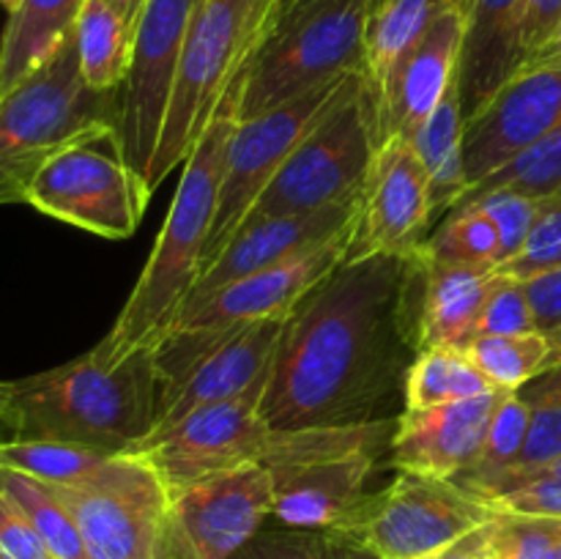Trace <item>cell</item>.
<instances>
[{"mask_svg":"<svg viewBox=\"0 0 561 559\" xmlns=\"http://www.w3.org/2000/svg\"><path fill=\"white\" fill-rule=\"evenodd\" d=\"M3 491L25 510V515L36 526V532L47 543L49 554L55 559H91L75 518H71L66 504L55 497V491L47 482L5 469Z\"/></svg>","mask_w":561,"mask_h":559,"instance_id":"obj_36","label":"cell"},{"mask_svg":"<svg viewBox=\"0 0 561 559\" xmlns=\"http://www.w3.org/2000/svg\"><path fill=\"white\" fill-rule=\"evenodd\" d=\"M557 559H561V543H559V551H557Z\"/></svg>","mask_w":561,"mask_h":559,"instance_id":"obj_54","label":"cell"},{"mask_svg":"<svg viewBox=\"0 0 561 559\" xmlns=\"http://www.w3.org/2000/svg\"><path fill=\"white\" fill-rule=\"evenodd\" d=\"M0 554L5 559H55L25 510L5 491L0 493Z\"/></svg>","mask_w":561,"mask_h":559,"instance_id":"obj_43","label":"cell"},{"mask_svg":"<svg viewBox=\"0 0 561 559\" xmlns=\"http://www.w3.org/2000/svg\"><path fill=\"white\" fill-rule=\"evenodd\" d=\"M463 44H460L458 88L466 124L520 69V0H460Z\"/></svg>","mask_w":561,"mask_h":559,"instance_id":"obj_24","label":"cell"},{"mask_svg":"<svg viewBox=\"0 0 561 559\" xmlns=\"http://www.w3.org/2000/svg\"><path fill=\"white\" fill-rule=\"evenodd\" d=\"M535 332V312L520 280L499 274L482 307L477 334H524Z\"/></svg>","mask_w":561,"mask_h":559,"instance_id":"obj_39","label":"cell"},{"mask_svg":"<svg viewBox=\"0 0 561 559\" xmlns=\"http://www.w3.org/2000/svg\"><path fill=\"white\" fill-rule=\"evenodd\" d=\"M463 351L502 392H518L551 370L557 360L551 340L537 329L524 334H477Z\"/></svg>","mask_w":561,"mask_h":559,"instance_id":"obj_31","label":"cell"},{"mask_svg":"<svg viewBox=\"0 0 561 559\" xmlns=\"http://www.w3.org/2000/svg\"><path fill=\"white\" fill-rule=\"evenodd\" d=\"M85 0H22L0 38V99L47 64L75 33Z\"/></svg>","mask_w":561,"mask_h":559,"instance_id":"obj_25","label":"cell"},{"mask_svg":"<svg viewBox=\"0 0 561 559\" xmlns=\"http://www.w3.org/2000/svg\"><path fill=\"white\" fill-rule=\"evenodd\" d=\"M107 3L115 5V9H118L129 22H137V16H140V9L146 0H107Z\"/></svg>","mask_w":561,"mask_h":559,"instance_id":"obj_50","label":"cell"},{"mask_svg":"<svg viewBox=\"0 0 561 559\" xmlns=\"http://www.w3.org/2000/svg\"><path fill=\"white\" fill-rule=\"evenodd\" d=\"M285 3H288V0H279V5H277V11H279V9H283V5H285ZM277 11H274V14H277ZM272 20H274V16H272ZM263 31H266V27H263Z\"/></svg>","mask_w":561,"mask_h":559,"instance_id":"obj_53","label":"cell"},{"mask_svg":"<svg viewBox=\"0 0 561 559\" xmlns=\"http://www.w3.org/2000/svg\"><path fill=\"white\" fill-rule=\"evenodd\" d=\"M493 518L496 510L460 482L398 471L332 532L378 559H433Z\"/></svg>","mask_w":561,"mask_h":559,"instance_id":"obj_10","label":"cell"},{"mask_svg":"<svg viewBox=\"0 0 561 559\" xmlns=\"http://www.w3.org/2000/svg\"><path fill=\"white\" fill-rule=\"evenodd\" d=\"M460 44H463V9H449L403 58L394 64L378 88V135L411 140L433 110L442 104L458 80Z\"/></svg>","mask_w":561,"mask_h":559,"instance_id":"obj_19","label":"cell"},{"mask_svg":"<svg viewBox=\"0 0 561 559\" xmlns=\"http://www.w3.org/2000/svg\"><path fill=\"white\" fill-rule=\"evenodd\" d=\"M493 521H488L485 526H480V529H474V532H469L466 537H460L458 543H453L449 548H444V551L433 559H493V554H491Z\"/></svg>","mask_w":561,"mask_h":559,"instance_id":"obj_46","label":"cell"},{"mask_svg":"<svg viewBox=\"0 0 561 559\" xmlns=\"http://www.w3.org/2000/svg\"><path fill=\"white\" fill-rule=\"evenodd\" d=\"M561 543L559 518L499 513L493 521V559H557Z\"/></svg>","mask_w":561,"mask_h":559,"instance_id":"obj_37","label":"cell"},{"mask_svg":"<svg viewBox=\"0 0 561 559\" xmlns=\"http://www.w3.org/2000/svg\"><path fill=\"white\" fill-rule=\"evenodd\" d=\"M113 453L115 449L91 447V444L31 438V442L0 444V466L47 486H71L96 471Z\"/></svg>","mask_w":561,"mask_h":559,"instance_id":"obj_33","label":"cell"},{"mask_svg":"<svg viewBox=\"0 0 561 559\" xmlns=\"http://www.w3.org/2000/svg\"><path fill=\"white\" fill-rule=\"evenodd\" d=\"M496 192L537 197V201L561 195V129L520 151L518 157L504 162L502 168L493 170L477 184H471L455 203L453 212L471 206L485 195H496Z\"/></svg>","mask_w":561,"mask_h":559,"instance_id":"obj_32","label":"cell"},{"mask_svg":"<svg viewBox=\"0 0 561 559\" xmlns=\"http://www.w3.org/2000/svg\"><path fill=\"white\" fill-rule=\"evenodd\" d=\"M436 219L431 175L411 140L381 142L359 197V214L351 236L348 258H411L431 236Z\"/></svg>","mask_w":561,"mask_h":559,"instance_id":"obj_16","label":"cell"},{"mask_svg":"<svg viewBox=\"0 0 561 559\" xmlns=\"http://www.w3.org/2000/svg\"><path fill=\"white\" fill-rule=\"evenodd\" d=\"M66 504L91 559H159L170 529V488L146 455L113 453L71 486H49Z\"/></svg>","mask_w":561,"mask_h":559,"instance_id":"obj_9","label":"cell"},{"mask_svg":"<svg viewBox=\"0 0 561 559\" xmlns=\"http://www.w3.org/2000/svg\"><path fill=\"white\" fill-rule=\"evenodd\" d=\"M460 0H376L365 31V75L373 91L400 58Z\"/></svg>","mask_w":561,"mask_h":559,"instance_id":"obj_27","label":"cell"},{"mask_svg":"<svg viewBox=\"0 0 561 559\" xmlns=\"http://www.w3.org/2000/svg\"><path fill=\"white\" fill-rule=\"evenodd\" d=\"M356 214H359V197L340 203V206L321 208V212L257 219V223L244 225L225 244V250L214 258L211 266L203 269L184 307L206 299L208 294L233 283V280L261 272V269L274 266L279 261H288L299 252H307L312 247L323 244V241L334 239V236L343 233L356 223Z\"/></svg>","mask_w":561,"mask_h":559,"instance_id":"obj_22","label":"cell"},{"mask_svg":"<svg viewBox=\"0 0 561 559\" xmlns=\"http://www.w3.org/2000/svg\"><path fill=\"white\" fill-rule=\"evenodd\" d=\"M20 3H22V0H0V5H3V9L9 11V14H11V11H14Z\"/></svg>","mask_w":561,"mask_h":559,"instance_id":"obj_51","label":"cell"},{"mask_svg":"<svg viewBox=\"0 0 561 559\" xmlns=\"http://www.w3.org/2000/svg\"><path fill=\"white\" fill-rule=\"evenodd\" d=\"M288 318L244 323L217 332L173 329L151 349L157 367V425L164 431L192 411L266 389ZM148 433V436H151Z\"/></svg>","mask_w":561,"mask_h":559,"instance_id":"obj_8","label":"cell"},{"mask_svg":"<svg viewBox=\"0 0 561 559\" xmlns=\"http://www.w3.org/2000/svg\"><path fill=\"white\" fill-rule=\"evenodd\" d=\"M151 349L107 365L96 351L44 373L0 381V444L49 438L126 453L157 425Z\"/></svg>","mask_w":561,"mask_h":559,"instance_id":"obj_3","label":"cell"},{"mask_svg":"<svg viewBox=\"0 0 561 559\" xmlns=\"http://www.w3.org/2000/svg\"><path fill=\"white\" fill-rule=\"evenodd\" d=\"M373 3L288 0L239 66V121L257 118L362 69Z\"/></svg>","mask_w":561,"mask_h":559,"instance_id":"obj_4","label":"cell"},{"mask_svg":"<svg viewBox=\"0 0 561 559\" xmlns=\"http://www.w3.org/2000/svg\"><path fill=\"white\" fill-rule=\"evenodd\" d=\"M121 91L82 80L75 33L47 64L0 99V206L25 203L27 186L58 151L118 129Z\"/></svg>","mask_w":561,"mask_h":559,"instance_id":"obj_5","label":"cell"},{"mask_svg":"<svg viewBox=\"0 0 561 559\" xmlns=\"http://www.w3.org/2000/svg\"><path fill=\"white\" fill-rule=\"evenodd\" d=\"M559 129L561 58L524 66L491 104L466 124L463 157L469 186Z\"/></svg>","mask_w":561,"mask_h":559,"instance_id":"obj_18","label":"cell"},{"mask_svg":"<svg viewBox=\"0 0 561 559\" xmlns=\"http://www.w3.org/2000/svg\"><path fill=\"white\" fill-rule=\"evenodd\" d=\"M327 559H378V557L373 551H367L365 546H359V543L348 540V537L327 532Z\"/></svg>","mask_w":561,"mask_h":559,"instance_id":"obj_47","label":"cell"},{"mask_svg":"<svg viewBox=\"0 0 561 559\" xmlns=\"http://www.w3.org/2000/svg\"><path fill=\"white\" fill-rule=\"evenodd\" d=\"M146 181L126 162L118 129L55 153L27 186L25 203L102 239H129L151 203Z\"/></svg>","mask_w":561,"mask_h":559,"instance_id":"obj_11","label":"cell"},{"mask_svg":"<svg viewBox=\"0 0 561 559\" xmlns=\"http://www.w3.org/2000/svg\"><path fill=\"white\" fill-rule=\"evenodd\" d=\"M197 5L201 0H146L135 22L129 71L121 88L118 135L126 162L142 181L157 151L175 71Z\"/></svg>","mask_w":561,"mask_h":559,"instance_id":"obj_13","label":"cell"},{"mask_svg":"<svg viewBox=\"0 0 561 559\" xmlns=\"http://www.w3.org/2000/svg\"><path fill=\"white\" fill-rule=\"evenodd\" d=\"M502 392L403 411L394 425L389 460L398 471L455 480L480 458Z\"/></svg>","mask_w":561,"mask_h":559,"instance_id":"obj_20","label":"cell"},{"mask_svg":"<svg viewBox=\"0 0 561 559\" xmlns=\"http://www.w3.org/2000/svg\"><path fill=\"white\" fill-rule=\"evenodd\" d=\"M0 559H5V557H3V554H0Z\"/></svg>","mask_w":561,"mask_h":559,"instance_id":"obj_55","label":"cell"},{"mask_svg":"<svg viewBox=\"0 0 561 559\" xmlns=\"http://www.w3.org/2000/svg\"><path fill=\"white\" fill-rule=\"evenodd\" d=\"M378 146L381 135L376 91L365 69H356L345 77L332 107L285 159L272 184L247 214L244 225L356 201L365 190Z\"/></svg>","mask_w":561,"mask_h":559,"instance_id":"obj_6","label":"cell"},{"mask_svg":"<svg viewBox=\"0 0 561 559\" xmlns=\"http://www.w3.org/2000/svg\"><path fill=\"white\" fill-rule=\"evenodd\" d=\"M559 25L561 0H520V69L540 55Z\"/></svg>","mask_w":561,"mask_h":559,"instance_id":"obj_44","label":"cell"},{"mask_svg":"<svg viewBox=\"0 0 561 559\" xmlns=\"http://www.w3.org/2000/svg\"><path fill=\"white\" fill-rule=\"evenodd\" d=\"M559 58H561V25L557 27V33H553L551 42H548L546 47L540 49V55H537V58H531L529 64H542V60H559Z\"/></svg>","mask_w":561,"mask_h":559,"instance_id":"obj_49","label":"cell"},{"mask_svg":"<svg viewBox=\"0 0 561 559\" xmlns=\"http://www.w3.org/2000/svg\"><path fill=\"white\" fill-rule=\"evenodd\" d=\"M230 559H327V532L263 526L247 546Z\"/></svg>","mask_w":561,"mask_h":559,"instance_id":"obj_41","label":"cell"},{"mask_svg":"<svg viewBox=\"0 0 561 559\" xmlns=\"http://www.w3.org/2000/svg\"><path fill=\"white\" fill-rule=\"evenodd\" d=\"M496 277L499 272L491 266L431 261L416 250L411 255L416 349H466L477 338V323Z\"/></svg>","mask_w":561,"mask_h":559,"instance_id":"obj_23","label":"cell"},{"mask_svg":"<svg viewBox=\"0 0 561 559\" xmlns=\"http://www.w3.org/2000/svg\"><path fill=\"white\" fill-rule=\"evenodd\" d=\"M241 71L230 80L211 124L184 162L179 190L168 208L146 269L137 277L124 310L113 329L93 345L107 365H118L135 351L153 349L168 334L179 312L184 310L192 288L203 272V252L217 212L222 184L225 153L239 124Z\"/></svg>","mask_w":561,"mask_h":559,"instance_id":"obj_2","label":"cell"},{"mask_svg":"<svg viewBox=\"0 0 561 559\" xmlns=\"http://www.w3.org/2000/svg\"><path fill=\"white\" fill-rule=\"evenodd\" d=\"M529 420H531L529 398H526L520 389L518 392H502L496 409H493L491 425H488L485 447H482L480 458H477V464L471 466L469 471L455 477V482H460L466 491L474 493L477 488L491 482L493 477L513 469V466L518 464L520 449H524L526 433H529Z\"/></svg>","mask_w":561,"mask_h":559,"instance_id":"obj_35","label":"cell"},{"mask_svg":"<svg viewBox=\"0 0 561 559\" xmlns=\"http://www.w3.org/2000/svg\"><path fill=\"white\" fill-rule=\"evenodd\" d=\"M277 5H279V0H257V9H255V42H257V36H261V33H263V27H266L268 22H272V16H274V11H277ZM255 42H252V44H255Z\"/></svg>","mask_w":561,"mask_h":559,"instance_id":"obj_48","label":"cell"},{"mask_svg":"<svg viewBox=\"0 0 561 559\" xmlns=\"http://www.w3.org/2000/svg\"><path fill=\"white\" fill-rule=\"evenodd\" d=\"M559 365H561V362H559Z\"/></svg>","mask_w":561,"mask_h":559,"instance_id":"obj_56","label":"cell"},{"mask_svg":"<svg viewBox=\"0 0 561 559\" xmlns=\"http://www.w3.org/2000/svg\"><path fill=\"white\" fill-rule=\"evenodd\" d=\"M502 392L491 378L466 356L463 349H425L414 356L403 387V411L431 409V406L453 403V400L480 398V395Z\"/></svg>","mask_w":561,"mask_h":559,"instance_id":"obj_29","label":"cell"},{"mask_svg":"<svg viewBox=\"0 0 561 559\" xmlns=\"http://www.w3.org/2000/svg\"><path fill=\"white\" fill-rule=\"evenodd\" d=\"M257 403L261 395H244L192 411L175 425L142 438L135 453L157 466L170 493L236 466H266L277 431L266 425Z\"/></svg>","mask_w":561,"mask_h":559,"instance_id":"obj_14","label":"cell"},{"mask_svg":"<svg viewBox=\"0 0 561 559\" xmlns=\"http://www.w3.org/2000/svg\"><path fill=\"white\" fill-rule=\"evenodd\" d=\"M416 354L411 258L343 261L285 321L257 411L272 431L389 420Z\"/></svg>","mask_w":561,"mask_h":559,"instance_id":"obj_1","label":"cell"},{"mask_svg":"<svg viewBox=\"0 0 561 559\" xmlns=\"http://www.w3.org/2000/svg\"><path fill=\"white\" fill-rule=\"evenodd\" d=\"M345 77L327 82V85L316 88V91L305 93V96L294 99L283 107L268 110L257 118L236 124L233 137L228 142V153H225L222 184H219L211 233H208L206 252H203V269L211 266L214 258L239 233L247 214L252 212L257 197L272 184L285 159L305 140L307 132L321 121V115L332 107Z\"/></svg>","mask_w":561,"mask_h":559,"instance_id":"obj_12","label":"cell"},{"mask_svg":"<svg viewBox=\"0 0 561 559\" xmlns=\"http://www.w3.org/2000/svg\"><path fill=\"white\" fill-rule=\"evenodd\" d=\"M255 9L257 0H201L197 5L146 175L151 195L170 170L186 162L211 124L230 80L255 42Z\"/></svg>","mask_w":561,"mask_h":559,"instance_id":"obj_7","label":"cell"},{"mask_svg":"<svg viewBox=\"0 0 561 559\" xmlns=\"http://www.w3.org/2000/svg\"><path fill=\"white\" fill-rule=\"evenodd\" d=\"M561 263V195L546 197L540 217H537L535 228H531L529 239L520 247L518 255L504 261L496 269L499 274L513 280H526L537 272L559 266Z\"/></svg>","mask_w":561,"mask_h":559,"instance_id":"obj_38","label":"cell"},{"mask_svg":"<svg viewBox=\"0 0 561 559\" xmlns=\"http://www.w3.org/2000/svg\"><path fill=\"white\" fill-rule=\"evenodd\" d=\"M526 398L531 403V420L524 449L518 455V464L474 491L488 504L493 499L504 497L507 491H513L520 477L531 475V471L561 458V365L551 367L546 373V381L529 389Z\"/></svg>","mask_w":561,"mask_h":559,"instance_id":"obj_30","label":"cell"},{"mask_svg":"<svg viewBox=\"0 0 561 559\" xmlns=\"http://www.w3.org/2000/svg\"><path fill=\"white\" fill-rule=\"evenodd\" d=\"M463 140V99H460L458 80H455V85L449 88L447 96L442 99V104L433 110L431 118H427L425 124L416 129V135L411 137V146L420 153L422 164H425L427 175H431L436 217L438 214L453 212V206L460 201V195L469 190Z\"/></svg>","mask_w":561,"mask_h":559,"instance_id":"obj_26","label":"cell"},{"mask_svg":"<svg viewBox=\"0 0 561 559\" xmlns=\"http://www.w3.org/2000/svg\"><path fill=\"white\" fill-rule=\"evenodd\" d=\"M471 206H480L482 212L496 223L499 233H502L504 261H510V258L518 255L520 247L526 244V239H529L531 228H535L546 201H537V197H524V195H510V192H496V195L480 197V201L471 203ZM502 263H499V266H502Z\"/></svg>","mask_w":561,"mask_h":559,"instance_id":"obj_40","label":"cell"},{"mask_svg":"<svg viewBox=\"0 0 561 559\" xmlns=\"http://www.w3.org/2000/svg\"><path fill=\"white\" fill-rule=\"evenodd\" d=\"M387 453H343L279 466L274 475V515L283 526L332 532L365 502L367 482Z\"/></svg>","mask_w":561,"mask_h":559,"instance_id":"obj_21","label":"cell"},{"mask_svg":"<svg viewBox=\"0 0 561 559\" xmlns=\"http://www.w3.org/2000/svg\"><path fill=\"white\" fill-rule=\"evenodd\" d=\"M420 252L431 261L460 263V266L496 269L504 261L502 233L480 206L449 212L442 225L427 236Z\"/></svg>","mask_w":561,"mask_h":559,"instance_id":"obj_34","label":"cell"},{"mask_svg":"<svg viewBox=\"0 0 561 559\" xmlns=\"http://www.w3.org/2000/svg\"><path fill=\"white\" fill-rule=\"evenodd\" d=\"M351 236L354 225L312 250L222 285L206 299L184 307L168 332L173 329L217 332V329L244 327L268 318H288L305 301V296L348 258Z\"/></svg>","mask_w":561,"mask_h":559,"instance_id":"obj_17","label":"cell"},{"mask_svg":"<svg viewBox=\"0 0 561 559\" xmlns=\"http://www.w3.org/2000/svg\"><path fill=\"white\" fill-rule=\"evenodd\" d=\"M520 283H524L531 312H535V329L546 334L557 351V360H553V367H557L561 362V263L546 272L531 274Z\"/></svg>","mask_w":561,"mask_h":559,"instance_id":"obj_42","label":"cell"},{"mask_svg":"<svg viewBox=\"0 0 561 559\" xmlns=\"http://www.w3.org/2000/svg\"><path fill=\"white\" fill-rule=\"evenodd\" d=\"M170 497L164 548L181 559H230L274 515V475L263 464L236 466Z\"/></svg>","mask_w":561,"mask_h":559,"instance_id":"obj_15","label":"cell"},{"mask_svg":"<svg viewBox=\"0 0 561 559\" xmlns=\"http://www.w3.org/2000/svg\"><path fill=\"white\" fill-rule=\"evenodd\" d=\"M159 559H181V557H175L173 551H168V548H162V557H159Z\"/></svg>","mask_w":561,"mask_h":559,"instance_id":"obj_52","label":"cell"},{"mask_svg":"<svg viewBox=\"0 0 561 559\" xmlns=\"http://www.w3.org/2000/svg\"><path fill=\"white\" fill-rule=\"evenodd\" d=\"M82 80L93 91H121L129 71L135 22L107 0H85L75 25Z\"/></svg>","mask_w":561,"mask_h":559,"instance_id":"obj_28","label":"cell"},{"mask_svg":"<svg viewBox=\"0 0 561 559\" xmlns=\"http://www.w3.org/2000/svg\"><path fill=\"white\" fill-rule=\"evenodd\" d=\"M491 507L496 513L561 521V482H529V486H520L504 497L493 499Z\"/></svg>","mask_w":561,"mask_h":559,"instance_id":"obj_45","label":"cell"}]
</instances>
